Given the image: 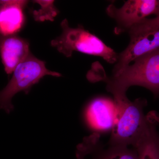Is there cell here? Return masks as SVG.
<instances>
[{"mask_svg":"<svg viewBox=\"0 0 159 159\" xmlns=\"http://www.w3.org/2000/svg\"><path fill=\"white\" fill-rule=\"evenodd\" d=\"M133 64L114 73L112 77L102 78L107 83V89L114 97L126 96L132 86L148 89L157 97L159 90V49L140 56Z\"/></svg>","mask_w":159,"mask_h":159,"instance_id":"obj_1","label":"cell"},{"mask_svg":"<svg viewBox=\"0 0 159 159\" xmlns=\"http://www.w3.org/2000/svg\"><path fill=\"white\" fill-rule=\"evenodd\" d=\"M115 114L111 129V145L134 146L147 127L148 116L143 109L146 101L142 98L131 101L126 96L114 97Z\"/></svg>","mask_w":159,"mask_h":159,"instance_id":"obj_2","label":"cell"},{"mask_svg":"<svg viewBox=\"0 0 159 159\" xmlns=\"http://www.w3.org/2000/svg\"><path fill=\"white\" fill-rule=\"evenodd\" d=\"M61 27L62 33L51 41V45L66 57H70L74 51H77L101 57L109 63L117 62L118 54L82 26L71 28L65 19L61 23Z\"/></svg>","mask_w":159,"mask_h":159,"instance_id":"obj_3","label":"cell"},{"mask_svg":"<svg viewBox=\"0 0 159 159\" xmlns=\"http://www.w3.org/2000/svg\"><path fill=\"white\" fill-rule=\"evenodd\" d=\"M46 62L31 54L19 64L13 71L12 77L7 85L0 91V109L10 113L14 108L11 99L21 91L28 94L30 89L46 75L60 77L59 73L49 70Z\"/></svg>","mask_w":159,"mask_h":159,"instance_id":"obj_4","label":"cell"},{"mask_svg":"<svg viewBox=\"0 0 159 159\" xmlns=\"http://www.w3.org/2000/svg\"><path fill=\"white\" fill-rule=\"evenodd\" d=\"M128 31L130 41L126 48L118 54L113 74L129 65L138 57L159 49V16L144 19Z\"/></svg>","mask_w":159,"mask_h":159,"instance_id":"obj_5","label":"cell"},{"mask_svg":"<svg viewBox=\"0 0 159 159\" xmlns=\"http://www.w3.org/2000/svg\"><path fill=\"white\" fill-rule=\"evenodd\" d=\"M106 12L117 23L115 32L119 34L149 16H158L159 2L157 0H128L121 8H117L113 4L109 5Z\"/></svg>","mask_w":159,"mask_h":159,"instance_id":"obj_6","label":"cell"},{"mask_svg":"<svg viewBox=\"0 0 159 159\" xmlns=\"http://www.w3.org/2000/svg\"><path fill=\"white\" fill-rule=\"evenodd\" d=\"M31 54L29 43L22 38L14 35H0V56L7 74L15 69Z\"/></svg>","mask_w":159,"mask_h":159,"instance_id":"obj_7","label":"cell"},{"mask_svg":"<svg viewBox=\"0 0 159 159\" xmlns=\"http://www.w3.org/2000/svg\"><path fill=\"white\" fill-rule=\"evenodd\" d=\"M28 1H0V35H14L22 28L25 23L24 9Z\"/></svg>","mask_w":159,"mask_h":159,"instance_id":"obj_8","label":"cell"},{"mask_svg":"<svg viewBox=\"0 0 159 159\" xmlns=\"http://www.w3.org/2000/svg\"><path fill=\"white\" fill-rule=\"evenodd\" d=\"M115 114L114 100L106 97H98L91 101L87 110L89 121L99 130L111 129Z\"/></svg>","mask_w":159,"mask_h":159,"instance_id":"obj_9","label":"cell"},{"mask_svg":"<svg viewBox=\"0 0 159 159\" xmlns=\"http://www.w3.org/2000/svg\"><path fill=\"white\" fill-rule=\"evenodd\" d=\"M158 121L152 119L134 148L138 152L139 159H159V141L157 131Z\"/></svg>","mask_w":159,"mask_h":159,"instance_id":"obj_10","label":"cell"},{"mask_svg":"<svg viewBox=\"0 0 159 159\" xmlns=\"http://www.w3.org/2000/svg\"><path fill=\"white\" fill-rule=\"evenodd\" d=\"M33 2L37 3L40 6L38 10H34L33 12V17L37 21L43 22L45 20L53 21L54 18L59 13V11L54 5V1L52 0H36Z\"/></svg>","mask_w":159,"mask_h":159,"instance_id":"obj_11","label":"cell"},{"mask_svg":"<svg viewBox=\"0 0 159 159\" xmlns=\"http://www.w3.org/2000/svg\"><path fill=\"white\" fill-rule=\"evenodd\" d=\"M99 159H139L136 150L129 146L111 145L102 154Z\"/></svg>","mask_w":159,"mask_h":159,"instance_id":"obj_12","label":"cell"},{"mask_svg":"<svg viewBox=\"0 0 159 159\" xmlns=\"http://www.w3.org/2000/svg\"><path fill=\"white\" fill-rule=\"evenodd\" d=\"M77 159H84L85 158H82L77 157Z\"/></svg>","mask_w":159,"mask_h":159,"instance_id":"obj_13","label":"cell"}]
</instances>
